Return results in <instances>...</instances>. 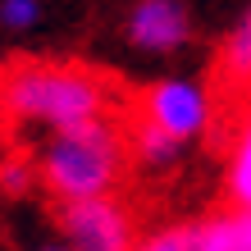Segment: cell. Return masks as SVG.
<instances>
[{"instance_id":"5b68a950","label":"cell","mask_w":251,"mask_h":251,"mask_svg":"<svg viewBox=\"0 0 251 251\" xmlns=\"http://www.w3.org/2000/svg\"><path fill=\"white\" fill-rule=\"evenodd\" d=\"M128 37L142 50H174L187 41V14L178 0H137L128 19Z\"/></svg>"},{"instance_id":"9c48e42d","label":"cell","mask_w":251,"mask_h":251,"mask_svg":"<svg viewBox=\"0 0 251 251\" xmlns=\"http://www.w3.org/2000/svg\"><path fill=\"white\" fill-rule=\"evenodd\" d=\"M224 78L233 87H251V14L233 27V37L224 41Z\"/></svg>"},{"instance_id":"7a4b0ae2","label":"cell","mask_w":251,"mask_h":251,"mask_svg":"<svg viewBox=\"0 0 251 251\" xmlns=\"http://www.w3.org/2000/svg\"><path fill=\"white\" fill-rule=\"evenodd\" d=\"M128 160H132L128 128H119L110 114H96L87 124L55 128L37 155V174L55 192V201H82V197H110Z\"/></svg>"},{"instance_id":"3957f363","label":"cell","mask_w":251,"mask_h":251,"mask_svg":"<svg viewBox=\"0 0 251 251\" xmlns=\"http://www.w3.org/2000/svg\"><path fill=\"white\" fill-rule=\"evenodd\" d=\"M55 219L69 233L73 251H132L137 228L132 215L114 197H82V201H60Z\"/></svg>"},{"instance_id":"277c9868","label":"cell","mask_w":251,"mask_h":251,"mask_svg":"<svg viewBox=\"0 0 251 251\" xmlns=\"http://www.w3.org/2000/svg\"><path fill=\"white\" fill-rule=\"evenodd\" d=\"M142 119H151L155 128H165L169 137H197V132L210 124V100H205V92L197 82L187 78H165L155 82L151 92L142 96Z\"/></svg>"},{"instance_id":"7c38bea8","label":"cell","mask_w":251,"mask_h":251,"mask_svg":"<svg viewBox=\"0 0 251 251\" xmlns=\"http://www.w3.org/2000/svg\"><path fill=\"white\" fill-rule=\"evenodd\" d=\"M132 251H192V228H160Z\"/></svg>"},{"instance_id":"4fadbf2b","label":"cell","mask_w":251,"mask_h":251,"mask_svg":"<svg viewBox=\"0 0 251 251\" xmlns=\"http://www.w3.org/2000/svg\"><path fill=\"white\" fill-rule=\"evenodd\" d=\"M46 251H73V247H46Z\"/></svg>"},{"instance_id":"52a82bcc","label":"cell","mask_w":251,"mask_h":251,"mask_svg":"<svg viewBox=\"0 0 251 251\" xmlns=\"http://www.w3.org/2000/svg\"><path fill=\"white\" fill-rule=\"evenodd\" d=\"M178 137H169L165 128H155L151 119H137V124H128V151L137 165H151V169H165L174 165V155H178Z\"/></svg>"},{"instance_id":"8fae6325","label":"cell","mask_w":251,"mask_h":251,"mask_svg":"<svg viewBox=\"0 0 251 251\" xmlns=\"http://www.w3.org/2000/svg\"><path fill=\"white\" fill-rule=\"evenodd\" d=\"M37 19H41L37 0H0V23L14 27V32H19V27H32Z\"/></svg>"},{"instance_id":"6da1fadb","label":"cell","mask_w":251,"mask_h":251,"mask_svg":"<svg viewBox=\"0 0 251 251\" xmlns=\"http://www.w3.org/2000/svg\"><path fill=\"white\" fill-rule=\"evenodd\" d=\"M110 105V82L87 64L55 60H14L0 69V114L14 124L73 128L87 124Z\"/></svg>"},{"instance_id":"30bf717a","label":"cell","mask_w":251,"mask_h":251,"mask_svg":"<svg viewBox=\"0 0 251 251\" xmlns=\"http://www.w3.org/2000/svg\"><path fill=\"white\" fill-rule=\"evenodd\" d=\"M37 165L32 160H19V155H9V160H0V192H9V197H27V192L37 187Z\"/></svg>"},{"instance_id":"8992f818","label":"cell","mask_w":251,"mask_h":251,"mask_svg":"<svg viewBox=\"0 0 251 251\" xmlns=\"http://www.w3.org/2000/svg\"><path fill=\"white\" fill-rule=\"evenodd\" d=\"M192 228V251H251V210L233 205V210H219Z\"/></svg>"},{"instance_id":"ba28073f","label":"cell","mask_w":251,"mask_h":251,"mask_svg":"<svg viewBox=\"0 0 251 251\" xmlns=\"http://www.w3.org/2000/svg\"><path fill=\"white\" fill-rule=\"evenodd\" d=\"M228 201L251 210V110L242 114L238 132H233V151H228Z\"/></svg>"}]
</instances>
